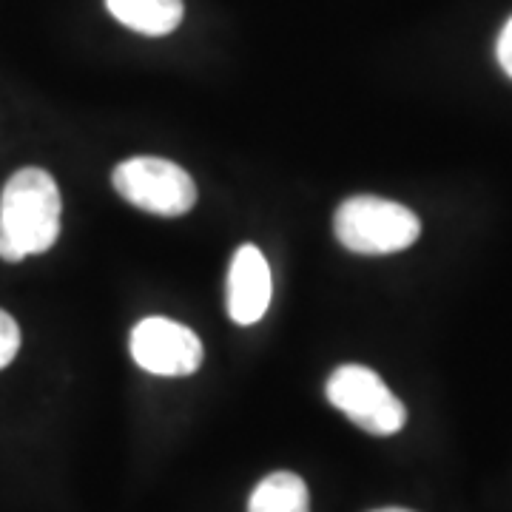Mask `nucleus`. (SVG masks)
Here are the masks:
<instances>
[{
	"mask_svg": "<svg viewBox=\"0 0 512 512\" xmlns=\"http://www.w3.org/2000/svg\"><path fill=\"white\" fill-rule=\"evenodd\" d=\"M63 200L55 177L43 168H20L0 194V259L23 262L46 254L60 237Z\"/></svg>",
	"mask_w": 512,
	"mask_h": 512,
	"instance_id": "obj_1",
	"label": "nucleus"
},
{
	"mask_svg": "<svg viewBox=\"0 0 512 512\" xmlns=\"http://www.w3.org/2000/svg\"><path fill=\"white\" fill-rule=\"evenodd\" d=\"M333 234L353 254L387 256L410 248L421 237V220L402 202L359 194L336 208Z\"/></svg>",
	"mask_w": 512,
	"mask_h": 512,
	"instance_id": "obj_2",
	"label": "nucleus"
},
{
	"mask_svg": "<svg viewBox=\"0 0 512 512\" xmlns=\"http://www.w3.org/2000/svg\"><path fill=\"white\" fill-rule=\"evenodd\" d=\"M111 183L123 200L157 217H183L197 205L191 174L163 157H131L114 168Z\"/></svg>",
	"mask_w": 512,
	"mask_h": 512,
	"instance_id": "obj_3",
	"label": "nucleus"
},
{
	"mask_svg": "<svg viewBox=\"0 0 512 512\" xmlns=\"http://www.w3.org/2000/svg\"><path fill=\"white\" fill-rule=\"evenodd\" d=\"M325 393L336 410H342L370 436H396L407 421L404 404L393 396L382 376L365 365L336 367L325 384Z\"/></svg>",
	"mask_w": 512,
	"mask_h": 512,
	"instance_id": "obj_4",
	"label": "nucleus"
},
{
	"mask_svg": "<svg viewBox=\"0 0 512 512\" xmlns=\"http://www.w3.org/2000/svg\"><path fill=\"white\" fill-rule=\"evenodd\" d=\"M131 359L154 376H191L205 359L200 336L174 319L148 316L131 330Z\"/></svg>",
	"mask_w": 512,
	"mask_h": 512,
	"instance_id": "obj_5",
	"label": "nucleus"
},
{
	"mask_svg": "<svg viewBox=\"0 0 512 512\" xmlns=\"http://www.w3.org/2000/svg\"><path fill=\"white\" fill-rule=\"evenodd\" d=\"M271 265L256 245H242L228 268V316L248 328L271 308Z\"/></svg>",
	"mask_w": 512,
	"mask_h": 512,
	"instance_id": "obj_6",
	"label": "nucleus"
},
{
	"mask_svg": "<svg viewBox=\"0 0 512 512\" xmlns=\"http://www.w3.org/2000/svg\"><path fill=\"white\" fill-rule=\"evenodd\" d=\"M111 18L131 32L163 37L183 23V0H106Z\"/></svg>",
	"mask_w": 512,
	"mask_h": 512,
	"instance_id": "obj_7",
	"label": "nucleus"
},
{
	"mask_svg": "<svg viewBox=\"0 0 512 512\" xmlns=\"http://www.w3.org/2000/svg\"><path fill=\"white\" fill-rule=\"evenodd\" d=\"M311 498H308V484L296 473L279 470L265 476L251 493L248 512H308Z\"/></svg>",
	"mask_w": 512,
	"mask_h": 512,
	"instance_id": "obj_8",
	"label": "nucleus"
},
{
	"mask_svg": "<svg viewBox=\"0 0 512 512\" xmlns=\"http://www.w3.org/2000/svg\"><path fill=\"white\" fill-rule=\"evenodd\" d=\"M18 350H20L18 322L0 308V370L18 356Z\"/></svg>",
	"mask_w": 512,
	"mask_h": 512,
	"instance_id": "obj_9",
	"label": "nucleus"
},
{
	"mask_svg": "<svg viewBox=\"0 0 512 512\" xmlns=\"http://www.w3.org/2000/svg\"><path fill=\"white\" fill-rule=\"evenodd\" d=\"M495 55H498V63L507 77H512V18L507 20V26L501 29L498 35V46H495Z\"/></svg>",
	"mask_w": 512,
	"mask_h": 512,
	"instance_id": "obj_10",
	"label": "nucleus"
},
{
	"mask_svg": "<svg viewBox=\"0 0 512 512\" xmlns=\"http://www.w3.org/2000/svg\"><path fill=\"white\" fill-rule=\"evenodd\" d=\"M373 512H413V510H402V507H384V510H373Z\"/></svg>",
	"mask_w": 512,
	"mask_h": 512,
	"instance_id": "obj_11",
	"label": "nucleus"
}]
</instances>
